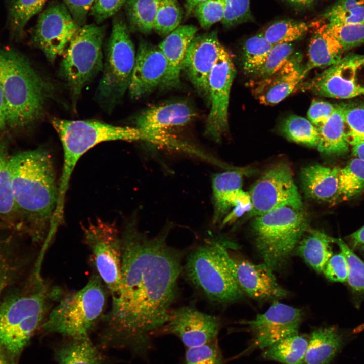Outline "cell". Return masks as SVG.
Masks as SVG:
<instances>
[{"label":"cell","mask_w":364,"mask_h":364,"mask_svg":"<svg viewBox=\"0 0 364 364\" xmlns=\"http://www.w3.org/2000/svg\"><path fill=\"white\" fill-rule=\"evenodd\" d=\"M168 232L150 237L133 220L124 227L120 287L102 318L105 342L145 352L151 336L168 321L183 269L181 252L167 243Z\"/></svg>","instance_id":"1"},{"label":"cell","mask_w":364,"mask_h":364,"mask_svg":"<svg viewBox=\"0 0 364 364\" xmlns=\"http://www.w3.org/2000/svg\"><path fill=\"white\" fill-rule=\"evenodd\" d=\"M9 166L16 209L26 219L33 239H44L48 245L58 198L52 156L43 147L23 151L9 157Z\"/></svg>","instance_id":"2"},{"label":"cell","mask_w":364,"mask_h":364,"mask_svg":"<svg viewBox=\"0 0 364 364\" xmlns=\"http://www.w3.org/2000/svg\"><path fill=\"white\" fill-rule=\"evenodd\" d=\"M0 89L7 125L24 128L34 124L54 97L52 82L40 74L27 58L12 49H0Z\"/></svg>","instance_id":"3"},{"label":"cell","mask_w":364,"mask_h":364,"mask_svg":"<svg viewBox=\"0 0 364 364\" xmlns=\"http://www.w3.org/2000/svg\"><path fill=\"white\" fill-rule=\"evenodd\" d=\"M63 149L62 174L58 183V198L51 231L56 233L64 219L65 199L70 179L81 156L96 145L103 142L138 140L135 127L118 126L94 120H70L60 118L52 120Z\"/></svg>","instance_id":"4"},{"label":"cell","mask_w":364,"mask_h":364,"mask_svg":"<svg viewBox=\"0 0 364 364\" xmlns=\"http://www.w3.org/2000/svg\"><path fill=\"white\" fill-rule=\"evenodd\" d=\"M236 247L230 241L216 238L194 248L187 255L183 268L186 278L212 302L228 303L243 297L235 260L228 251Z\"/></svg>","instance_id":"5"},{"label":"cell","mask_w":364,"mask_h":364,"mask_svg":"<svg viewBox=\"0 0 364 364\" xmlns=\"http://www.w3.org/2000/svg\"><path fill=\"white\" fill-rule=\"evenodd\" d=\"M59 291L47 288L41 279L25 293L11 295L0 303V346L11 358L19 355L42 322L49 303Z\"/></svg>","instance_id":"6"},{"label":"cell","mask_w":364,"mask_h":364,"mask_svg":"<svg viewBox=\"0 0 364 364\" xmlns=\"http://www.w3.org/2000/svg\"><path fill=\"white\" fill-rule=\"evenodd\" d=\"M308 219L303 209L289 206L255 217L252 229L257 251L272 270L282 267L307 230Z\"/></svg>","instance_id":"7"},{"label":"cell","mask_w":364,"mask_h":364,"mask_svg":"<svg viewBox=\"0 0 364 364\" xmlns=\"http://www.w3.org/2000/svg\"><path fill=\"white\" fill-rule=\"evenodd\" d=\"M107 288L98 274H94L79 291L62 297L42 325L49 333L67 338L89 336L104 316Z\"/></svg>","instance_id":"8"},{"label":"cell","mask_w":364,"mask_h":364,"mask_svg":"<svg viewBox=\"0 0 364 364\" xmlns=\"http://www.w3.org/2000/svg\"><path fill=\"white\" fill-rule=\"evenodd\" d=\"M105 34L103 26L85 24L62 54L59 73L69 90L73 107L84 87L102 71Z\"/></svg>","instance_id":"9"},{"label":"cell","mask_w":364,"mask_h":364,"mask_svg":"<svg viewBox=\"0 0 364 364\" xmlns=\"http://www.w3.org/2000/svg\"><path fill=\"white\" fill-rule=\"evenodd\" d=\"M136 55L127 25L120 17L113 22L102 75L96 92L98 101L108 112L120 101L130 83Z\"/></svg>","instance_id":"10"},{"label":"cell","mask_w":364,"mask_h":364,"mask_svg":"<svg viewBox=\"0 0 364 364\" xmlns=\"http://www.w3.org/2000/svg\"><path fill=\"white\" fill-rule=\"evenodd\" d=\"M85 243L89 247L97 274L112 298L120 289L122 263L121 235L113 224L98 220L83 229Z\"/></svg>","instance_id":"11"},{"label":"cell","mask_w":364,"mask_h":364,"mask_svg":"<svg viewBox=\"0 0 364 364\" xmlns=\"http://www.w3.org/2000/svg\"><path fill=\"white\" fill-rule=\"evenodd\" d=\"M249 193L252 206L248 213L250 217L261 215L284 206L303 209L301 197L292 170L285 164H279L267 170Z\"/></svg>","instance_id":"12"},{"label":"cell","mask_w":364,"mask_h":364,"mask_svg":"<svg viewBox=\"0 0 364 364\" xmlns=\"http://www.w3.org/2000/svg\"><path fill=\"white\" fill-rule=\"evenodd\" d=\"M80 27L63 3H51L41 13L32 35V42L53 62L62 55Z\"/></svg>","instance_id":"13"},{"label":"cell","mask_w":364,"mask_h":364,"mask_svg":"<svg viewBox=\"0 0 364 364\" xmlns=\"http://www.w3.org/2000/svg\"><path fill=\"white\" fill-rule=\"evenodd\" d=\"M232 57L224 48L208 79L211 108L206 119L205 135L216 142L228 129V109L231 86L236 75Z\"/></svg>","instance_id":"14"},{"label":"cell","mask_w":364,"mask_h":364,"mask_svg":"<svg viewBox=\"0 0 364 364\" xmlns=\"http://www.w3.org/2000/svg\"><path fill=\"white\" fill-rule=\"evenodd\" d=\"M221 325V321L217 316L194 307L185 306L172 309L168 321L156 335L176 336L188 348L217 340Z\"/></svg>","instance_id":"15"},{"label":"cell","mask_w":364,"mask_h":364,"mask_svg":"<svg viewBox=\"0 0 364 364\" xmlns=\"http://www.w3.org/2000/svg\"><path fill=\"white\" fill-rule=\"evenodd\" d=\"M302 317L300 309L275 301L264 313L245 321L244 324L253 335L254 346L265 349L288 336L298 333Z\"/></svg>","instance_id":"16"},{"label":"cell","mask_w":364,"mask_h":364,"mask_svg":"<svg viewBox=\"0 0 364 364\" xmlns=\"http://www.w3.org/2000/svg\"><path fill=\"white\" fill-rule=\"evenodd\" d=\"M195 116V112L187 104L169 103L143 111L135 119V127L143 133L145 140L165 145L171 138L167 129L187 125Z\"/></svg>","instance_id":"17"},{"label":"cell","mask_w":364,"mask_h":364,"mask_svg":"<svg viewBox=\"0 0 364 364\" xmlns=\"http://www.w3.org/2000/svg\"><path fill=\"white\" fill-rule=\"evenodd\" d=\"M301 89L315 95L336 99H350L363 95L357 84L353 54L343 57L312 79Z\"/></svg>","instance_id":"18"},{"label":"cell","mask_w":364,"mask_h":364,"mask_svg":"<svg viewBox=\"0 0 364 364\" xmlns=\"http://www.w3.org/2000/svg\"><path fill=\"white\" fill-rule=\"evenodd\" d=\"M224 48L214 31L195 36L191 42L182 70L199 92L208 95L210 72Z\"/></svg>","instance_id":"19"},{"label":"cell","mask_w":364,"mask_h":364,"mask_svg":"<svg viewBox=\"0 0 364 364\" xmlns=\"http://www.w3.org/2000/svg\"><path fill=\"white\" fill-rule=\"evenodd\" d=\"M299 53L294 54L289 61L272 76L252 83V93L265 105H276L300 87L308 72Z\"/></svg>","instance_id":"20"},{"label":"cell","mask_w":364,"mask_h":364,"mask_svg":"<svg viewBox=\"0 0 364 364\" xmlns=\"http://www.w3.org/2000/svg\"><path fill=\"white\" fill-rule=\"evenodd\" d=\"M167 68V60L159 48L141 41L128 88L130 97L139 99L162 86Z\"/></svg>","instance_id":"21"},{"label":"cell","mask_w":364,"mask_h":364,"mask_svg":"<svg viewBox=\"0 0 364 364\" xmlns=\"http://www.w3.org/2000/svg\"><path fill=\"white\" fill-rule=\"evenodd\" d=\"M239 285L243 292L256 300L280 299L287 292L280 286L273 270L265 263L254 264L248 260L236 261Z\"/></svg>","instance_id":"22"},{"label":"cell","mask_w":364,"mask_h":364,"mask_svg":"<svg viewBox=\"0 0 364 364\" xmlns=\"http://www.w3.org/2000/svg\"><path fill=\"white\" fill-rule=\"evenodd\" d=\"M197 30V28L194 25L179 26L158 45L168 65L162 86L171 88L179 85L183 62L188 47Z\"/></svg>","instance_id":"23"},{"label":"cell","mask_w":364,"mask_h":364,"mask_svg":"<svg viewBox=\"0 0 364 364\" xmlns=\"http://www.w3.org/2000/svg\"><path fill=\"white\" fill-rule=\"evenodd\" d=\"M339 168L320 164L304 167L300 178L305 195L314 200L332 203L340 198Z\"/></svg>","instance_id":"24"},{"label":"cell","mask_w":364,"mask_h":364,"mask_svg":"<svg viewBox=\"0 0 364 364\" xmlns=\"http://www.w3.org/2000/svg\"><path fill=\"white\" fill-rule=\"evenodd\" d=\"M344 335L332 326L315 329L309 337L305 364H330L346 344Z\"/></svg>","instance_id":"25"},{"label":"cell","mask_w":364,"mask_h":364,"mask_svg":"<svg viewBox=\"0 0 364 364\" xmlns=\"http://www.w3.org/2000/svg\"><path fill=\"white\" fill-rule=\"evenodd\" d=\"M243 174L239 171H227L212 177L213 214L212 222L222 221L243 190Z\"/></svg>","instance_id":"26"},{"label":"cell","mask_w":364,"mask_h":364,"mask_svg":"<svg viewBox=\"0 0 364 364\" xmlns=\"http://www.w3.org/2000/svg\"><path fill=\"white\" fill-rule=\"evenodd\" d=\"M344 52L327 23L320 26L313 32L309 43L306 71L309 73L315 68L328 67L337 63L343 57Z\"/></svg>","instance_id":"27"},{"label":"cell","mask_w":364,"mask_h":364,"mask_svg":"<svg viewBox=\"0 0 364 364\" xmlns=\"http://www.w3.org/2000/svg\"><path fill=\"white\" fill-rule=\"evenodd\" d=\"M344 103L336 105V108L327 121L318 128L319 142L317 148L327 155H342L349 151L346 139Z\"/></svg>","instance_id":"28"},{"label":"cell","mask_w":364,"mask_h":364,"mask_svg":"<svg viewBox=\"0 0 364 364\" xmlns=\"http://www.w3.org/2000/svg\"><path fill=\"white\" fill-rule=\"evenodd\" d=\"M308 235L300 239L296 248L298 254L313 269L323 271L329 259L333 255L330 246L336 238L316 230H308Z\"/></svg>","instance_id":"29"},{"label":"cell","mask_w":364,"mask_h":364,"mask_svg":"<svg viewBox=\"0 0 364 364\" xmlns=\"http://www.w3.org/2000/svg\"><path fill=\"white\" fill-rule=\"evenodd\" d=\"M68 338L55 352L58 364H104V356L89 336Z\"/></svg>","instance_id":"30"},{"label":"cell","mask_w":364,"mask_h":364,"mask_svg":"<svg viewBox=\"0 0 364 364\" xmlns=\"http://www.w3.org/2000/svg\"><path fill=\"white\" fill-rule=\"evenodd\" d=\"M308 340L298 333L288 336L265 348L263 357L283 364H305Z\"/></svg>","instance_id":"31"},{"label":"cell","mask_w":364,"mask_h":364,"mask_svg":"<svg viewBox=\"0 0 364 364\" xmlns=\"http://www.w3.org/2000/svg\"><path fill=\"white\" fill-rule=\"evenodd\" d=\"M47 1H9L8 25L13 38L16 39L21 38L27 22L42 10Z\"/></svg>","instance_id":"32"},{"label":"cell","mask_w":364,"mask_h":364,"mask_svg":"<svg viewBox=\"0 0 364 364\" xmlns=\"http://www.w3.org/2000/svg\"><path fill=\"white\" fill-rule=\"evenodd\" d=\"M161 0H128L126 13L131 29L143 33L154 29L157 11Z\"/></svg>","instance_id":"33"},{"label":"cell","mask_w":364,"mask_h":364,"mask_svg":"<svg viewBox=\"0 0 364 364\" xmlns=\"http://www.w3.org/2000/svg\"><path fill=\"white\" fill-rule=\"evenodd\" d=\"M280 130L287 139L293 142L312 147H317L319 142L318 128L308 119L291 115L282 122Z\"/></svg>","instance_id":"34"},{"label":"cell","mask_w":364,"mask_h":364,"mask_svg":"<svg viewBox=\"0 0 364 364\" xmlns=\"http://www.w3.org/2000/svg\"><path fill=\"white\" fill-rule=\"evenodd\" d=\"M330 25H343L364 22V0H337L323 15Z\"/></svg>","instance_id":"35"},{"label":"cell","mask_w":364,"mask_h":364,"mask_svg":"<svg viewBox=\"0 0 364 364\" xmlns=\"http://www.w3.org/2000/svg\"><path fill=\"white\" fill-rule=\"evenodd\" d=\"M273 47L262 33L248 39L243 48V68L245 73L254 76Z\"/></svg>","instance_id":"36"},{"label":"cell","mask_w":364,"mask_h":364,"mask_svg":"<svg viewBox=\"0 0 364 364\" xmlns=\"http://www.w3.org/2000/svg\"><path fill=\"white\" fill-rule=\"evenodd\" d=\"M339 193L348 199L364 190V160L354 157L343 168H339Z\"/></svg>","instance_id":"37"},{"label":"cell","mask_w":364,"mask_h":364,"mask_svg":"<svg viewBox=\"0 0 364 364\" xmlns=\"http://www.w3.org/2000/svg\"><path fill=\"white\" fill-rule=\"evenodd\" d=\"M309 28V25L304 22L283 20L272 23L262 33L275 46L292 43L306 34Z\"/></svg>","instance_id":"38"},{"label":"cell","mask_w":364,"mask_h":364,"mask_svg":"<svg viewBox=\"0 0 364 364\" xmlns=\"http://www.w3.org/2000/svg\"><path fill=\"white\" fill-rule=\"evenodd\" d=\"M183 12L177 0H161L156 15L154 29L167 35L180 24Z\"/></svg>","instance_id":"39"},{"label":"cell","mask_w":364,"mask_h":364,"mask_svg":"<svg viewBox=\"0 0 364 364\" xmlns=\"http://www.w3.org/2000/svg\"><path fill=\"white\" fill-rule=\"evenodd\" d=\"M4 142L0 140V217L8 216L16 211L12 193L8 157Z\"/></svg>","instance_id":"40"},{"label":"cell","mask_w":364,"mask_h":364,"mask_svg":"<svg viewBox=\"0 0 364 364\" xmlns=\"http://www.w3.org/2000/svg\"><path fill=\"white\" fill-rule=\"evenodd\" d=\"M346 139L353 146L364 140V101L344 103Z\"/></svg>","instance_id":"41"},{"label":"cell","mask_w":364,"mask_h":364,"mask_svg":"<svg viewBox=\"0 0 364 364\" xmlns=\"http://www.w3.org/2000/svg\"><path fill=\"white\" fill-rule=\"evenodd\" d=\"M294 54L292 43L274 46L265 61L254 76L255 79L268 78L279 71L291 58Z\"/></svg>","instance_id":"42"},{"label":"cell","mask_w":364,"mask_h":364,"mask_svg":"<svg viewBox=\"0 0 364 364\" xmlns=\"http://www.w3.org/2000/svg\"><path fill=\"white\" fill-rule=\"evenodd\" d=\"M335 243L347 260L348 268L347 282L353 291L364 293V262L341 239Z\"/></svg>","instance_id":"43"},{"label":"cell","mask_w":364,"mask_h":364,"mask_svg":"<svg viewBox=\"0 0 364 364\" xmlns=\"http://www.w3.org/2000/svg\"><path fill=\"white\" fill-rule=\"evenodd\" d=\"M223 356L217 339L211 342L188 348L184 364H223Z\"/></svg>","instance_id":"44"},{"label":"cell","mask_w":364,"mask_h":364,"mask_svg":"<svg viewBox=\"0 0 364 364\" xmlns=\"http://www.w3.org/2000/svg\"><path fill=\"white\" fill-rule=\"evenodd\" d=\"M327 24L344 51L364 43V22L343 25Z\"/></svg>","instance_id":"45"},{"label":"cell","mask_w":364,"mask_h":364,"mask_svg":"<svg viewBox=\"0 0 364 364\" xmlns=\"http://www.w3.org/2000/svg\"><path fill=\"white\" fill-rule=\"evenodd\" d=\"M194 12L201 26L208 29L223 20L225 13L224 0H207L198 4Z\"/></svg>","instance_id":"46"},{"label":"cell","mask_w":364,"mask_h":364,"mask_svg":"<svg viewBox=\"0 0 364 364\" xmlns=\"http://www.w3.org/2000/svg\"><path fill=\"white\" fill-rule=\"evenodd\" d=\"M250 0H224L225 13L222 24L226 27L253 20Z\"/></svg>","instance_id":"47"},{"label":"cell","mask_w":364,"mask_h":364,"mask_svg":"<svg viewBox=\"0 0 364 364\" xmlns=\"http://www.w3.org/2000/svg\"><path fill=\"white\" fill-rule=\"evenodd\" d=\"M323 272L326 277L331 281L341 283L347 281L348 264L346 258L341 251L331 257Z\"/></svg>","instance_id":"48"},{"label":"cell","mask_w":364,"mask_h":364,"mask_svg":"<svg viewBox=\"0 0 364 364\" xmlns=\"http://www.w3.org/2000/svg\"><path fill=\"white\" fill-rule=\"evenodd\" d=\"M128 0H95L90 15L96 22L101 23L115 15L127 2Z\"/></svg>","instance_id":"49"},{"label":"cell","mask_w":364,"mask_h":364,"mask_svg":"<svg viewBox=\"0 0 364 364\" xmlns=\"http://www.w3.org/2000/svg\"><path fill=\"white\" fill-rule=\"evenodd\" d=\"M335 108L336 105L325 101L314 100L307 112L308 119L318 128L327 121Z\"/></svg>","instance_id":"50"},{"label":"cell","mask_w":364,"mask_h":364,"mask_svg":"<svg viewBox=\"0 0 364 364\" xmlns=\"http://www.w3.org/2000/svg\"><path fill=\"white\" fill-rule=\"evenodd\" d=\"M252 202L249 192H241L233 206V209L227 214L221 221V226H224L233 223L245 213L251 210Z\"/></svg>","instance_id":"51"},{"label":"cell","mask_w":364,"mask_h":364,"mask_svg":"<svg viewBox=\"0 0 364 364\" xmlns=\"http://www.w3.org/2000/svg\"><path fill=\"white\" fill-rule=\"evenodd\" d=\"M95 0H63L74 20L80 27L85 24L88 12Z\"/></svg>","instance_id":"52"},{"label":"cell","mask_w":364,"mask_h":364,"mask_svg":"<svg viewBox=\"0 0 364 364\" xmlns=\"http://www.w3.org/2000/svg\"><path fill=\"white\" fill-rule=\"evenodd\" d=\"M350 239L354 247L363 245L364 244V226L350 235Z\"/></svg>","instance_id":"53"},{"label":"cell","mask_w":364,"mask_h":364,"mask_svg":"<svg viewBox=\"0 0 364 364\" xmlns=\"http://www.w3.org/2000/svg\"><path fill=\"white\" fill-rule=\"evenodd\" d=\"M7 125L5 104L1 90L0 89V132L5 129Z\"/></svg>","instance_id":"54"},{"label":"cell","mask_w":364,"mask_h":364,"mask_svg":"<svg viewBox=\"0 0 364 364\" xmlns=\"http://www.w3.org/2000/svg\"><path fill=\"white\" fill-rule=\"evenodd\" d=\"M352 155L354 157L364 160V140L352 146Z\"/></svg>","instance_id":"55"},{"label":"cell","mask_w":364,"mask_h":364,"mask_svg":"<svg viewBox=\"0 0 364 364\" xmlns=\"http://www.w3.org/2000/svg\"><path fill=\"white\" fill-rule=\"evenodd\" d=\"M288 4L299 8H306L310 7L315 0H284Z\"/></svg>","instance_id":"56"},{"label":"cell","mask_w":364,"mask_h":364,"mask_svg":"<svg viewBox=\"0 0 364 364\" xmlns=\"http://www.w3.org/2000/svg\"><path fill=\"white\" fill-rule=\"evenodd\" d=\"M206 1L207 0H186L185 8L187 16L190 15L198 4Z\"/></svg>","instance_id":"57"},{"label":"cell","mask_w":364,"mask_h":364,"mask_svg":"<svg viewBox=\"0 0 364 364\" xmlns=\"http://www.w3.org/2000/svg\"><path fill=\"white\" fill-rule=\"evenodd\" d=\"M354 58L357 68L364 72V55L354 54Z\"/></svg>","instance_id":"58"},{"label":"cell","mask_w":364,"mask_h":364,"mask_svg":"<svg viewBox=\"0 0 364 364\" xmlns=\"http://www.w3.org/2000/svg\"><path fill=\"white\" fill-rule=\"evenodd\" d=\"M0 364H9L6 356L5 352L0 346Z\"/></svg>","instance_id":"59"},{"label":"cell","mask_w":364,"mask_h":364,"mask_svg":"<svg viewBox=\"0 0 364 364\" xmlns=\"http://www.w3.org/2000/svg\"><path fill=\"white\" fill-rule=\"evenodd\" d=\"M362 248H363V250L364 251V244L362 245Z\"/></svg>","instance_id":"60"}]
</instances>
